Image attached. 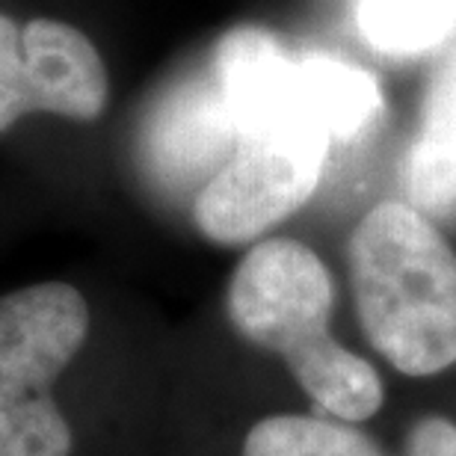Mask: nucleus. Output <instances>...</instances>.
I'll list each match as a JSON object with an SVG mask.
<instances>
[{"mask_svg": "<svg viewBox=\"0 0 456 456\" xmlns=\"http://www.w3.org/2000/svg\"><path fill=\"white\" fill-rule=\"evenodd\" d=\"M332 305L326 264L288 237L255 243L228 285V317L246 341L281 355L299 388L335 421H368L386 391L373 364L332 335Z\"/></svg>", "mask_w": 456, "mask_h": 456, "instance_id": "1", "label": "nucleus"}, {"mask_svg": "<svg viewBox=\"0 0 456 456\" xmlns=\"http://www.w3.org/2000/svg\"><path fill=\"white\" fill-rule=\"evenodd\" d=\"M359 323L391 368L433 377L456 364V252L412 205L382 202L346 246Z\"/></svg>", "mask_w": 456, "mask_h": 456, "instance_id": "2", "label": "nucleus"}, {"mask_svg": "<svg viewBox=\"0 0 456 456\" xmlns=\"http://www.w3.org/2000/svg\"><path fill=\"white\" fill-rule=\"evenodd\" d=\"M332 140L317 127H273L240 136L232 160L193 199L208 240L240 246L299 211L321 184Z\"/></svg>", "mask_w": 456, "mask_h": 456, "instance_id": "3", "label": "nucleus"}, {"mask_svg": "<svg viewBox=\"0 0 456 456\" xmlns=\"http://www.w3.org/2000/svg\"><path fill=\"white\" fill-rule=\"evenodd\" d=\"M107 93L102 53L77 27L51 18L21 27L0 15V134L27 113L93 122Z\"/></svg>", "mask_w": 456, "mask_h": 456, "instance_id": "4", "label": "nucleus"}, {"mask_svg": "<svg viewBox=\"0 0 456 456\" xmlns=\"http://www.w3.org/2000/svg\"><path fill=\"white\" fill-rule=\"evenodd\" d=\"M89 332V305L62 281L0 297V418L57 409L51 386Z\"/></svg>", "mask_w": 456, "mask_h": 456, "instance_id": "5", "label": "nucleus"}, {"mask_svg": "<svg viewBox=\"0 0 456 456\" xmlns=\"http://www.w3.org/2000/svg\"><path fill=\"white\" fill-rule=\"evenodd\" d=\"M240 142V131L214 71L169 86L140 131L145 178L167 196H199Z\"/></svg>", "mask_w": 456, "mask_h": 456, "instance_id": "6", "label": "nucleus"}, {"mask_svg": "<svg viewBox=\"0 0 456 456\" xmlns=\"http://www.w3.org/2000/svg\"><path fill=\"white\" fill-rule=\"evenodd\" d=\"M403 184L421 214L444 216L456 208V45L442 53L427 84Z\"/></svg>", "mask_w": 456, "mask_h": 456, "instance_id": "7", "label": "nucleus"}, {"mask_svg": "<svg viewBox=\"0 0 456 456\" xmlns=\"http://www.w3.org/2000/svg\"><path fill=\"white\" fill-rule=\"evenodd\" d=\"M312 113L332 142H355L386 113L377 77L330 53H299Z\"/></svg>", "mask_w": 456, "mask_h": 456, "instance_id": "8", "label": "nucleus"}, {"mask_svg": "<svg viewBox=\"0 0 456 456\" xmlns=\"http://www.w3.org/2000/svg\"><path fill=\"white\" fill-rule=\"evenodd\" d=\"M359 30L386 57H421L456 36V0H359Z\"/></svg>", "mask_w": 456, "mask_h": 456, "instance_id": "9", "label": "nucleus"}, {"mask_svg": "<svg viewBox=\"0 0 456 456\" xmlns=\"http://www.w3.org/2000/svg\"><path fill=\"white\" fill-rule=\"evenodd\" d=\"M243 456H382L368 436L344 421L273 415L249 430Z\"/></svg>", "mask_w": 456, "mask_h": 456, "instance_id": "10", "label": "nucleus"}, {"mask_svg": "<svg viewBox=\"0 0 456 456\" xmlns=\"http://www.w3.org/2000/svg\"><path fill=\"white\" fill-rule=\"evenodd\" d=\"M406 456H456V424L439 415L418 421L409 433Z\"/></svg>", "mask_w": 456, "mask_h": 456, "instance_id": "11", "label": "nucleus"}]
</instances>
